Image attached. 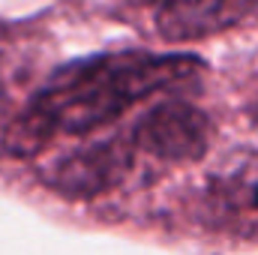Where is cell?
<instances>
[{"label":"cell","instance_id":"cell-3","mask_svg":"<svg viewBox=\"0 0 258 255\" xmlns=\"http://www.w3.org/2000/svg\"><path fill=\"white\" fill-rule=\"evenodd\" d=\"M132 168V150L120 141H96L66 153L48 171L45 183L66 198H96L114 189Z\"/></svg>","mask_w":258,"mask_h":255},{"label":"cell","instance_id":"cell-1","mask_svg":"<svg viewBox=\"0 0 258 255\" xmlns=\"http://www.w3.org/2000/svg\"><path fill=\"white\" fill-rule=\"evenodd\" d=\"M201 72L204 63L192 54L117 51L84 57L60 66L33 96L27 111L48 135H84L117 120L132 102L192 81Z\"/></svg>","mask_w":258,"mask_h":255},{"label":"cell","instance_id":"cell-4","mask_svg":"<svg viewBox=\"0 0 258 255\" xmlns=\"http://www.w3.org/2000/svg\"><path fill=\"white\" fill-rule=\"evenodd\" d=\"M156 27L165 39H201L225 27L228 0H150Z\"/></svg>","mask_w":258,"mask_h":255},{"label":"cell","instance_id":"cell-5","mask_svg":"<svg viewBox=\"0 0 258 255\" xmlns=\"http://www.w3.org/2000/svg\"><path fill=\"white\" fill-rule=\"evenodd\" d=\"M246 15H258V0H228V9H225V27L243 21Z\"/></svg>","mask_w":258,"mask_h":255},{"label":"cell","instance_id":"cell-6","mask_svg":"<svg viewBox=\"0 0 258 255\" xmlns=\"http://www.w3.org/2000/svg\"><path fill=\"white\" fill-rule=\"evenodd\" d=\"M252 207H258V180L252 183Z\"/></svg>","mask_w":258,"mask_h":255},{"label":"cell","instance_id":"cell-2","mask_svg":"<svg viewBox=\"0 0 258 255\" xmlns=\"http://www.w3.org/2000/svg\"><path fill=\"white\" fill-rule=\"evenodd\" d=\"M132 141L156 159L195 162L210 147V120L189 102H162L135 123Z\"/></svg>","mask_w":258,"mask_h":255}]
</instances>
